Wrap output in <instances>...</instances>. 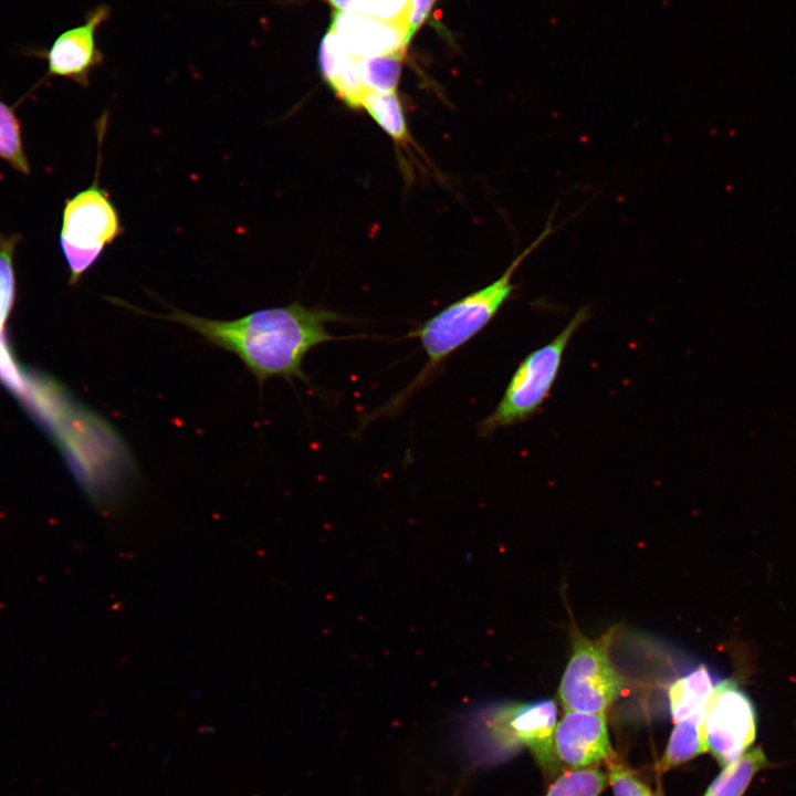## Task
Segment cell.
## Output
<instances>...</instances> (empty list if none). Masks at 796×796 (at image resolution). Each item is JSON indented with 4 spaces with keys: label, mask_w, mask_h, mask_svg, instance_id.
Instances as JSON below:
<instances>
[{
    "label": "cell",
    "mask_w": 796,
    "mask_h": 796,
    "mask_svg": "<svg viewBox=\"0 0 796 796\" xmlns=\"http://www.w3.org/2000/svg\"><path fill=\"white\" fill-rule=\"evenodd\" d=\"M108 300L140 315L179 323L211 346L230 352L255 377L260 387L271 377L287 380L296 377L307 383L302 369L305 355L323 343L344 339L329 334L325 327L329 322L345 321L344 316L323 307H305L296 302L220 321L174 307L167 315L148 313L126 301Z\"/></svg>",
    "instance_id": "cell-1"
},
{
    "label": "cell",
    "mask_w": 796,
    "mask_h": 796,
    "mask_svg": "<svg viewBox=\"0 0 796 796\" xmlns=\"http://www.w3.org/2000/svg\"><path fill=\"white\" fill-rule=\"evenodd\" d=\"M556 720L554 700L486 703L463 716L461 746L475 766L495 765L527 747L541 766L553 769L558 763L554 750Z\"/></svg>",
    "instance_id": "cell-2"
},
{
    "label": "cell",
    "mask_w": 796,
    "mask_h": 796,
    "mask_svg": "<svg viewBox=\"0 0 796 796\" xmlns=\"http://www.w3.org/2000/svg\"><path fill=\"white\" fill-rule=\"evenodd\" d=\"M554 230L551 217L540 235L513 260L498 280L453 302L410 332L409 336L418 338L425 349L427 364L413 381L383 408L385 411H397L431 378L448 356L471 341L492 321L514 290L512 277L515 271Z\"/></svg>",
    "instance_id": "cell-3"
},
{
    "label": "cell",
    "mask_w": 796,
    "mask_h": 796,
    "mask_svg": "<svg viewBox=\"0 0 796 796\" xmlns=\"http://www.w3.org/2000/svg\"><path fill=\"white\" fill-rule=\"evenodd\" d=\"M106 126L107 115H103L97 123L98 160L92 185L69 198L63 209L59 241L72 285L95 264L105 248L124 233L117 208L100 186Z\"/></svg>",
    "instance_id": "cell-4"
},
{
    "label": "cell",
    "mask_w": 796,
    "mask_h": 796,
    "mask_svg": "<svg viewBox=\"0 0 796 796\" xmlns=\"http://www.w3.org/2000/svg\"><path fill=\"white\" fill-rule=\"evenodd\" d=\"M588 317L589 310L580 308L553 341L520 363L494 411L479 423L480 436L517 425L538 411L556 381L569 341Z\"/></svg>",
    "instance_id": "cell-5"
},
{
    "label": "cell",
    "mask_w": 796,
    "mask_h": 796,
    "mask_svg": "<svg viewBox=\"0 0 796 796\" xmlns=\"http://www.w3.org/2000/svg\"><path fill=\"white\" fill-rule=\"evenodd\" d=\"M614 631L598 639L573 635V651L563 673L558 694L566 711L605 713L626 687L610 658Z\"/></svg>",
    "instance_id": "cell-6"
},
{
    "label": "cell",
    "mask_w": 796,
    "mask_h": 796,
    "mask_svg": "<svg viewBox=\"0 0 796 796\" xmlns=\"http://www.w3.org/2000/svg\"><path fill=\"white\" fill-rule=\"evenodd\" d=\"M757 718L750 696L734 681L716 682L706 704L704 736L708 752L725 766L750 750Z\"/></svg>",
    "instance_id": "cell-7"
},
{
    "label": "cell",
    "mask_w": 796,
    "mask_h": 796,
    "mask_svg": "<svg viewBox=\"0 0 796 796\" xmlns=\"http://www.w3.org/2000/svg\"><path fill=\"white\" fill-rule=\"evenodd\" d=\"M109 15L111 9L106 4L94 8L86 14L84 23L65 30L48 50L38 52L48 62L45 78L64 77L87 87L92 72L104 60L96 33Z\"/></svg>",
    "instance_id": "cell-8"
},
{
    "label": "cell",
    "mask_w": 796,
    "mask_h": 796,
    "mask_svg": "<svg viewBox=\"0 0 796 796\" xmlns=\"http://www.w3.org/2000/svg\"><path fill=\"white\" fill-rule=\"evenodd\" d=\"M554 750L558 762L572 768L606 761L612 751L605 713L566 711L556 724Z\"/></svg>",
    "instance_id": "cell-9"
},
{
    "label": "cell",
    "mask_w": 796,
    "mask_h": 796,
    "mask_svg": "<svg viewBox=\"0 0 796 796\" xmlns=\"http://www.w3.org/2000/svg\"><path fill=\"white\" fill-rule=\"evenodd\" d=\"M329 28L343 46L358 59L407 50V28L358 12L333 11Z\"/></svg>",
    "instance_id": "cell-10"
},
{
    "label": "cell",
    "mask_w": 796,
    "mask_h": 796,
    "mask_svg": "<svg viewBox=\"0 0 796 796\" xmlns=\"http://www.w3.org/2000/svg\"><path fill=\"white\" fill-rule=\"evenodd\" d=\"M318 69L323 80L347 106L362 108L367 92L359 75V59L350 54L328 28L318 46Z\"/></svg>",
    "instance_id": "cell-11"
},
{
    "label": "cell",
    "mask_w": 796,
    "mask_h": 796,
    "mask_svg": "<svg viewBox=\"0 0 796 796\" xmlns=\"http://www.w3.org/2000/svg\"><path fill=\"white\" fill-rule=\"evenodd\" d=\"M716 682L705 664L678 678L668 690L673 723L685 720L704 721L705 709Z\"/></svg>",
    "instance_id": "cell-12"
},
{
    "label": "cell",
    "mask_w": 796,
    "mask_h": 796,
    "mask_svg": "<svg viewBox=\"0 0 796 796\" xmlns=\"http://www.w3.org/2000/svg\"><path fill=\"white\" fill-rule=\"evenodd\" d=\"M767 765L768 761L762 747L750 748L723 766L703 796H743L754 776Z\"/></svg>",
    "instance_id": "cell-13"
},
{
    "label": "cell",
    "mask_w": 796,
    "mask_h": 796,
    "mask_svg": "<svg viewBox=\"0 0 796 796\" xmlns=\"http://www.w3.org/2000/svg\"><path fill=\"white\" fill-rule=\"evenodd\" d=\"M362 108L396 144L407 147L411 142L397 91L387 93L367 91L362 101Z\"/></svg>",
    "instance_id": "cell-14"
},
{
    "label": "cell",
    "mask_w": 796,
    "mask_h": 796,
    "mask_svg": "<svg viewBox=\"0 0 796 796\" xmlns=\"http://www.w3.org/2000/svg\"><path fill=\"white\" fill-rule=\"evenodd\" d=\"M704 721L685 720L674 723L658 769L666 772L708 752Z\"/></svg>",
    "instance_id": "cell-15"
},
{
    "label": "cell",
    "mask_w": 796,
    "mask_h": 796,
    "mask_svg": "<svg viewBox=\"0 0 796 796\" xmlns=\"http://www.w3.org/2000/svg\"><path fill=\"white\" fill-rule=\"evenodd\" d=\"M406 52H395L359 59L358 70L367 91L387 93L397 91Z\"/></svg>",
    "instance_id": "cell-16"
},
{
    "label": "cell",
    "mask_w": 796,
    "mask_h": 796,
    "mask_svg": "<svg viewBox=\"0 0 796 796\" xmlns=\"http://www.w3.org/2000/svg\"><path fill=\"white\" fill-rule=\"evenodd\" d=\"M0 158L14 170L30 174V166L22 144L20 121L14 108L0 98Z\"/></svg>",
    "instance_id": "cell-17"
},
{
    "label": "cell",
    "mask_w": 796,
    "mask_h": 796,
    "mask_svg": "<svg viewBox=\"0 0 796 796\" xmlns=\"http://www.w3.org/2000/svg\"><path fill=\"white\" fill-rule=\"evenodd\" d=\"M606 784L607 776L598 768H573L558 776L545 796H598Z\"/></svg>",
    "instance_id": "cell-18"
},
{
    "label": "cell",
    "mask_w": 796,
    "mask_h": 796,
    "mask_svg": "<svg viewBox=\"0 0 796 796\" xmlns=\"http://www.w3.org/2000/svg\"><path fill=\"white\" fill-rule=\"evenodd\" d=\"M20 235L0 233V345L4 343L3 327L15 296L14 251Z\"/></svg>",
    "instance_id": "cell-19"
},
{
    "label": "cell",
    "mask_w": 796,
    "mask_h": 796,
    "mask_svg": "<svg viewBox=\"0 0 796 796\" xmlns=\"http://www.w3.org/2000/svg\"><path fill=\"white\" fill-rule=\"evenodd\" d=\"M349 10L408 28L410 0H353Z\"/></svg>",
    "instance_id": "cell-20"
},
{
    "label": "cell",
    "mask_w": 796,
    "mask_h": 796,
    "mask_svg": "<svg viewBox=\"0 0 796 796\" xmlns=\"http://www.w3.org/2000/svg\"><path fill=\"white\" fill-rule=\"evenodd\" d=\"M606 763L615 796H652L649 787L621 762L614 758L612 754Z\"/></svg>",
    "instance_id": "cell-21"
},
{
    "label": "cell",
    "mask_w": 796,
    "mask_h": 796,
    "mask_svg": "<svg viewBox=\"0 0 796 796\" xmlns=\"http://www.w3.org/2000/svg\"><path fill=\"white\" fill-rule=\"evenodd\" d=\"M437 0H410V10L408 17V28L406 42L409 45L410 41L422 27V24L430 19L431 11Z\"/></svg>",
    "instance_id": "cell-22"
},
{
    "label": "cell",
    "mask_w": 796,
    "mask_h": 796,
    "mask_svg": "<svg viewBox=\"0 0 796 796\" xmlns=\"http://www.w3.org/2000/svg\"><path fill=\"white\" fill-rule=\"evenodd\" d=\"M328 3L334 11H347L350 8L353 0H323Z\"/></svg>",
    "instance_id": "cell-23"
},
{
    "label": "cell",
    "mask_w": 796,
    "mask_h": 796,
    "mask_svg": "<svg viewBox=\"0 0 796 796\" xmlns=\"http://www.w3.org/2000/svg\"><path fill=\"white\" fill-rule=\"evenodd\" d=\"M652 796H664L660 785H658V788Z\"/></svg>",
    "instance_id": "cell-24"
}]
</instances>
